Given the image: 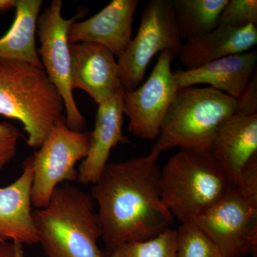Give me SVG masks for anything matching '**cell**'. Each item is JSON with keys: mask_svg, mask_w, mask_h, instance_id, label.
<instances>
[{"mask_svg": "<svg viewBox=\"0 0 257 257\" xmlns=\"http://www.w3.org/2000/svg\"><path fill=\"white\" fill-rule=\"evenodd\" d=\"M159 157L151 152L109 162L93 184L90 194L98 205L108 253L124 243L155 237L173 224L175 218L161 196Z\"/></svg>", "mask_w": 257, "mask_h": 257, "instance_id": "obj_1", "label": "cell"}, {"mask_svg": "<svg viewBox=\"0 0 257 257\" xmlns=\"http://www.w3.org/2000/svg\"><path fill=\"white\" fill-rule=\"evenodd\" d=\"M32 219L47 257H109L98 246L101 229L94 199L73 184L59 186L46 207L32 211Z\"/></svg>", "mask_w": 257, "mask_h": 257, "instance_id": "obj_2", "label": "cell"}, {"mask_svg": "<svg viewBox=\"0 0 257 257\" xmlns=\"http://www.w3.org/2000/svg\"><path fill=\"white\" fill-rule=\"evenodd\" d=\"M64 110L62 96L45 69L0 60V115L22 123L29 147H41Z\"/></svg>", "mask_w": 257, "mask_h": 257, "instance_id": "obj_3", "label": "cell"}, {"mask_svg": "<svg viewBox=\"0 0 257 257\" xmlns=\"http://www.w3.org/2000/svg\"><path fill=\"white\" fill-rule=\"evenodd\" d=\"M162 201L182 224L193 223L234 186L220 164L209 152L181 150L161 170Z\"/></svg>", "mask_w": 257, "mask_h": 257, "instance_id": "obj_4", "label": "cell"}, {"mask_svg": "<svg viewBox=\"0 0 257 257\" xmlns=\"http://www.w3.org/2000/svg\"><path fill=\"white\" fill-rule=\"evenodd\" d=\"M237 106L238 99L210 87L179 88L151 152H209L218 127Z\"/></svg>", "mask_w": 257, "mask_h": 257, "instance_id": "obj_5", "label": "cell"}, {"mask_svg": "<svg viewBox=\"0 0 257 257\" xmlns=\"http://www.w3.org/2000/svg\"><path fill=\"white\" fill-rule=\"evenodd\" d=\"M170 0H151L142 14L138 34L118 57L119 79L125 91L140 86L149 64L159 52L179 55L183 47Z\"/></svg>", "mask_w": 257, "mask_h": 257, "instance_id": "obj_6", "label": "cell"}, {"mask_svg": "<svg viewBox=\"0 0 257 257\" xmlns=\"http://www.w3.org/2000/svg\"><path fill=\"white\" fill-rule=\"evenodd\" d=\"M92 131L77 132L67 126L64 116L51 130L40 150L32 155V207H46L59 186L77 180L75 166L87 157Z\"/></svg>", "mask_w": 257, "mask_h": 257, "instance_id": "obj_7", "label": "cell"}, {"mask_svg": "<svg viewBox=\"0 0 257 257\" xmlns=\"http://www.w3.org/2000/svg\"><path fill=\"white\" fill-rule=\"evenodd\" d=\"M62 2L53 0L37 20V35L41 46L39 56L50 82L55 86L63 99L67 126L74 131L83 132L87 121L83 116L72 92L71 85V55L68 32L79 15L64 19L62 15Z\"/></svg>", "mask_w": 257, "mask_h": 257, "instance_id": "obj_8", "label": "cell"}, {"mask_svg": "<svg viewBox=\"0 0 257 257\" xmlns=\"http://www.w3.org/2000/svg\"><path fill=\"white\" fill-rule=\"evenodd\" d=\"M193 224L213 240L224 257H256L257 204L243 197L235 184Z\"/></svg>", "mask_w": 257, "mask_h": 257, "instance_id": "obj_9", "label": "cell"}, {"mask_svg": "<svg viewBox=\"0 0 257 257\" xmlns=\"http://www.w3.org/2000/svg\"><path fill=\"white\" fill-rule=\"evenodd\" d=\"M174 57L170 51L161 52L146 82L131 92L124 90V114L128 118V132L139 138L157 140L175 101L179 87L171 69Z\"/></svg>", "mask_w": 257, "mask_h": 257, "instance_id": "obj_10", "label": "cell"}, {"mask_svg": "<svg viewBox=\"0 0 257 257\" xmlns=\"http://www.w3.org/2000/svg\"><path fill=\"white\" fill-rule=\"evenodd\" d=\"M209 154L234 182L248 161L257 155L256 72L238 99L236 111L216 130Z\"/></svg>", "mask_w": 257, "mask_h": 257, "instance_id": "obj_11", "label": "cell"}, {"mask_svg": "<svg viewBox=\"0 0 257 257\" xmlns=\"http://www.w3.org/2000/svg\"><path fill=\"white\" fill-rule=\"evenodd\" d=\"M71 85L82 89L96 104L123 90L117 61L112 52L95 43H69Z\"/></svg>", "mask_w": 257, "mask_h": 257, "instance_id": "obj_12", "label": "cell"}, {"mask_svg": "<svg viewBox=\"0 0 257 257\" xmlns=\"http://www.w3.org/2000/svg\"><path fill=\"white\" fill-rule=\"evenodd\" d=\"M138 4V0H112L92 18L74 22L69 28V43L98 44L118 58L131 42Z\"/></svg>", "mask_w": 257, "mask_h": 257, "instance_id": "obj_13", "label": "cell"}, {"mask_svg": "<svg viewBox=\"0 0 257 257\" xmlns=\"http://www.w3.org/2000/svg\"><path fill=\"white\" fill-rule=\"evenodd\" d=\"M33 178V162L30 156L24 162L20 177L10 185L0 188V243H38L32 219Z\"/></svg>", "mask_w": 257, "mask_h": 257, "instance_id": "obj_14", "label": "cell"}, {"mask_svg": "<svg viewBox=\"0 0 257 257\" xmlns=\"http://www.w3.org/2000/svg\"><path fill=\"white\" fill-rule=\"evenodd\" d=\"M124 89L98 104L92 145L88 155L79 166V183L94 184L108 163L112 149L128 143L122 132Z\"/></svg>", "mask_w": 257, "mask_h": 257, "instance_id": "obj_15", "label": "cell"}, {"mask_svg": "<svg viewBox=\"0 0 257 257\" xmlns=\"http://www.w3.org/2000/svg\"><path fill=\"white\" fill-rule=\"evenodd\" d=\"M256 51L229 56L193 69L174 72L179 88L209 84V87L239 99L254 74Z\"/></svg>", "mask_w": 257, "mask_h": 257, "instance_id": "obj_16", "label": "cell"}, {"mask_svg": "<svg viewBox=\"0 0 257 257\" xmlns=\"http://www.w3.org/2000/svg\"><path fill=\"white\" fill-rule=\"evenodd\" d=\"M256 44V25H219L207 35L184 42L179 60L186 69H196L224 57L245 53Z\"/></svg>", "mask_w": 257, "mask_h": 257, "instance_id": "obj_17", "label": "cell"}, {"mask_svg": "<svg viewBox=\"0 0 257 257\" xmlns=\"http://www.w3.org/2000/svg\"><path fill=\"white\" fill-rule=\"evenodd\" d=\"M42 4V0H16L14 22L0 38V60L19 61L44 69L35 42Z\"/></svg>", "mask_w": 257, "mask_h": 257, "instance_id": "obj_18", "label": "cell"}, {"mask_svg": "<svg viewBox=\"0 0 257 257\" xmlns=\"http://www.w3.org/2000/svg\"><path fill=\"white\" fill-rule=\"evenodd\" d=\"M228 0H173L179 35L185 42L207 35L219 25Z\"/></svg>", "mask_w": 257, "mask_h": 257, "instance_id": "obj_19", "label": "cell"}, {"mask_svg": "<svg viewBox=\"0 0 257 257\" xmlns=\"http://www.w3.org/2000/svg\"><path fill=\"white\" fill-rule=\"evenodd\" d=\"M177 229L168 228L151 239L121 245L109 257H177Z\"/></svg>", "mask_w": 257, "mask_h": 257, "instance_id": "obj_20", "label": "cell"}, {"mask_svg": "<svg viewBox=\"0 0 257 257\" xmlns=\"http://www.w3.org/2000/svg\"><path fill=\"white\" fill-rule=\"evenodd\" d=\"M177 232V257H224L220 248L197 225L182 224Z\"/></svg>", "mask_w": 257, "mask_h": 257, "instance_id": "obj_21", "label": "cell"}, {"mask_svg": "<svg viewBox=\"0 0 257 257\" xmlns=\"http://www.w3.org/2000/svg\"><path fill=\"white\" fill-rule=\"evenodd\" d=\"M248 24L257 25L256 0H228L219 25L242 26Z\"/></svg>", "mask_w": 257, "mask_h": 257, "instance_id": "obj_22", "label": "cell"}, {"mask_svg": "<svg viewBox=\"0 0 257 257\" xmlns=\"http://www.w3.org/2000/svg\"><path fill=\"white\" fill-rule=\"evenodd\" d=\"M20 133L14 125L0 122V170L5 168L17 155Z\"/></svg>", "mask_w": 257, "mask_h": 257, "instance_id": "obj_23", "label": "cell"}, {"mask_svg": "<svg viewBox=\"0 0 257 257\" xmlns=\"http://www.w3.org/2000/svg\"><path fill=\"white\" fill-rule=\"evenodd\" d=\"M234 184L243 197L257 204V155L243 167Z\"/></svg>", "mask_w": 257, "mask_h": 257, "instance_id": "obj_24", "label": "cell"}, {"mask_svg": "<svg viewBox=\"0 0 257 257\" xmlns=\"http://www.w3.org/2000/svg\"><path fill=\"white\" fill-rule=\"evenodd\" d=\"M18 243H0V257H15Z\"/></svg>", "mask_w": 257, "mask_h": 257, "instance_id": "obj_25", "label": "cell"}, {"mask_svg": "<svg viewBox=\"0 0 257 257\" xmlns=\"http://www.w3.org/2000/svg\"><path fill=\"white\" fill-rule=\"evenodd\" d=\"M16 0H0V13L15 8Z\"/></svg>", "mask_w": 257, "mask_h": 257, "instance_id": "obj_26", "label": "cell"}, {"mask_svg": "<svg viewBox=\"0 0 257 257\" xmlns=\"http://www.w3.org/2000/svg\"><path fill=\"white\" fill-rule=\"evenodd\" d=\"M15 257H25L23 251V245L21 244V243H18Z\"/></svg>", "mask_w": 257, "mask_h": 257, "instance_id": "obj_27", "label": "cell"}]
</instances>
